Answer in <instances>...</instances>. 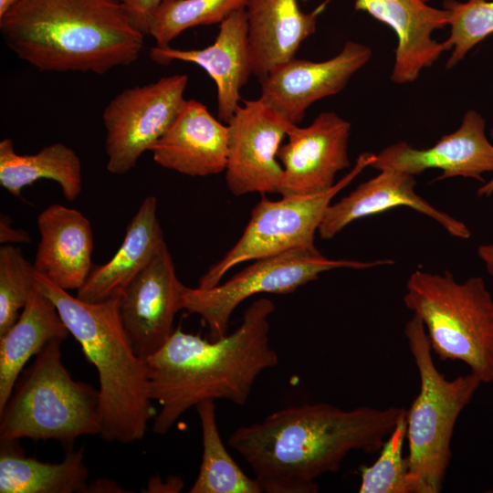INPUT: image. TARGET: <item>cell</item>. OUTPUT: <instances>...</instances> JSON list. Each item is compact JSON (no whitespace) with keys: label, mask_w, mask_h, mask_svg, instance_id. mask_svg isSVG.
I'll use <instances>...</instances> for the list:
<instances>
[{"label":"cell","mask_w":493,"mask_h":493,"mask_svg":"<svg viewBox=\"0 0 493 493\" xmlns=\"http://www.w3.org/2000/svg\"><path fill=\"white\" fill-rule=\"evenodd\" d=\"M376 154L361 153L351 170L330 190L313 195L286 196L270 200L262 194L252 209L241 237L226 256L200 278L199 288L218 285L235 266L245 261L279 255L299 248L316 247L314 237L334 196L349 185L365 168L371 167Z\"/></svg>","instance_id":"9"},{"label":"cell","mask_w":493,"mask_h":493,"mask_svg":"<svg viewBox=\"0 0 493 493\" xmlns=\"http://www.w3.org/2000/svg\"><path fill=\"white\" fill-rule=\"evenodd\" d=\"M61 342H47L18 377L0 412V441L57 440L69 447L81 435L100 433L99 392L72 378Z\"/></svg>","instance_id":"7"},{"label":"cell","mask_w":493,"mask_h":493,"mask_svg":"<svg viewBox=\"0 0 493 493\" xmlns=\"http://www.w3.org/2000/svg\"><path fill=\"white\" fill-rule=\"evenodd\" d=\"M242 102L226 123L227 188L236 196L278 193L283 173L278 152L295 123L261 97Z\"/></svg>","instance_id":"11"},{"label":"cell","mask_w":493,"mask_h":493,"mask_svg":"<svg viewBox=\"0 0 493 493\" xmlns=\"http://www.w3.org/2000/svg\"><path fill=\"white\" fill-rule=\"evenodd\" d=\"M35 280L97 370L101 437L121 444L142 439L154 414L147 363L135 352L124 329L120 296L87 302L36 270Z\"/></svg>","instance_id":"4"},{"label":"cell","mask_w":493,"mask_h":493,"mask_svg":"<svg viewBox=\"0 0 493 493\" xmlns=\"http://www.w3.org/2000/svg\"><path fill=\"white\" fill-rule=\"evenodd\" d=\"M188 76L175 74L128 88L104 108L106 169L124 174L169 129L184 99Z\"/></svg>","instance_id":"10"},{"label":"cell","mask_w":493,"mask_h":493,"mask_svg":"<svg viewBox=\"0 0 493 493\" xmlns=\"http://www.w3.org/2000/svg\"><path fill=\"white\" fill-rule=\"evenodd\" d=\"M478 257L484 262L487 272L493 278V244L479 246L477 249Z\"/></svg>","instance_id":"34"},{"label":"cell","mask_w":493,"mask_h":493,"mask_svg":"<svg viewBox=\"0 0 493 493\" xmlns=\"http://www.w3.org/2000/svg\"><path fill=\"white\" fill-rule=\"evenodd\" d=\"M490 135L493 139V127L490 130ZM478 196H491L493 195V177L488 182H484L477 190Z\"/></svg>","instance_id":"35"},{"label":"cell","mask_w":493,"mask_h":493,"mask_svg":"<svg viewBox=\"0 0 493 493\" xmlns=\"http://www.w3.org/2000/svg\"><path fill=\"white\" fill-rule=\"evenodd\" d=\"M357 11L390 26L397 36L391 79L395 84L414 81L420 72L431 67L441 54L449 50L446 41L432 37L435 30L448 26L450 13L424 0H355Z\"/></svg>","instance_id":"17"},{"label":"cell","mask_w":493,"mask_h":493,"mask_svg":"<svg viewBox=\"0 0 493 493\" xmlns=\"http://www.w3.org/2000/svg\"><path fill=\"white\" fill-rule=\"evenodd\" d=\"M164 243L157 216V199L149 195L128 224L117 252L107 263L92 267L77 297L87 302H99L121 296Z\"/></svg>","instance_id":"22"},{"label":"cell","mask_w":493,"mask_h":493,"mask_svg":"<svg viewBox=\"0 0 493 493\" xmlns=\"http://www.w3.org/2000/svg\"><path fill=\"white\" fill-rule=\"evenodd\" d=\"M115 482L107 479H98L89 485L88 492H126Z\"/></svg>","instance_id":"33"},{"label":"cell","mask_w":493,"mask_h":493,"mask_svg":"<svg viewBox=\"0 0 493 493\" xmlns=\"http://www.w3.org/2000/svg\"><path fill=\"white\" fill-rule=\"evenodd\" d=\"M371 58L369 47L350 40L336 56L327 60L294 58L260 81L259 97L291 122L299 124L311 104L341 92Z\"/></svg>","instance_id":"14"},{"label":"cell","mask_w":493,"mask_h":493,"mask_svg":"<svg viewBox=\"0 0 493 493\" xmlns=\"http://www.w3.org/2000/svg\"><path fill=\"white\" fill-rule=\"evenodd\" d=\"M444 8L450 13V35L446 40L452 54L446 68H453L461 61L477 44L493 34V1L490 0H445Z\"/></svg>","instance_id":"29"},{"label":"cell","mask_w":493,"mask_h":493,"mask_svg":"<svg viewBox=\"0 0 493 493\" xmlns=\"http://www.w3.org/2000/svg\"><path fill=\"white\" fill-rule=\"evenodd\" d=\"M253 261L225 283L208 288L185 287L182 308L203 320L208 328L209 340L227 334L234 310L251 296L290 293L317 280L321 273L336 268L368 269L394 263L393 259H330L316 247L294 249Z\"/></svg>","instance_id":"8"},{"label":"cell","mask_w":493,"mask_h":493,"mask_svg":"<svg viewBox=\"0 0 493 493\" xmlns=\"http://www.w3.org/2000/svg\"><path fill=\"white\" fill-rule=\"evenodd\" d=\"M420 387L406 409L409 479L414 493H439L452 458L459 415L482 383L473 373L447 379L435 364L425 326L415 314L404 328Z\"/></svg>","instance_id":"6"},{"label":"cell","mask_w":493,"mask_h":493,"mask_svg":"<svg viewBox=\"0 0 493 493\" xmlns=\"http://www.w3.org/2000/svg\"><path fill=\"white\" fill-rule=\"evenodd\" d=\"M0 32L43 72L102 75L136 62L144 46L117 0H16L0 16Z\"/></svg>","instance_id":"3"},{"label":"cell","mask_w":493,"mask_h":493,"mask_svg":"<svg viewBox=\"0 0 493 493\" xmlns=\"http://www.w3.org/2000/svg\"><path fill=\"white\" fill-rule=\"evenodd\" d=\"M351 123L333 111L320 113L306 127L293 124L278 152L283 168L278 194L306 196L333 187L337 173L351 165Z\"/></svg>","instance_id":"12"},{"label":"cell","mask_w":493,"mask_h":493,"mask_svg":"<svg viewBox=\"0 0 493 493\" xmlns=\"http://www.w3.org/2000/svg\"><path fill=\"white\" fill-rule=\"evenodd\" d=\"M424 1L427 3V2H429L430 0H424Z\"/></svg>","instance_id":"37"},{"label":"cell","mask_w":493,"mask_h":493,"mask_svg":"<svg viewBox=\"0 0 493 493\" xmlns=\"http://www.w3.org/2000/svg\"><path fill=\"white\" fill-rule=\"evenodd\" d=\"M68 334L53 301L35 284L18 319L0 336V412L27 361L47 342Z\"/></svg>","instance_id":"23"},{"label":"cell","mask_w":493,"mask_h":493,"mask_svg":"<svg viewBox=\"0 0 493 493\" xmlns=\"http://www.w3.org/2000/svg\"><path fill=\"white\" fill-rule=\"evenodd\" d=\"M37 227L35 270L66 290L80 288L93 267L89 219L77 209L53 204L38 215Z\"/></svg>","instance_id":"20"},{"label":"cell","mask_w":493,"mask_h":493,"mask_svg":"<svg viewBox=\"0 0 493 493\" xmlns=\"http://www.w3.org/2000/svg\"><path fill=\"white\" fill-rule=\"evenodd\" d=\"M47 179L58 184L64 197L73 201L82 189L81 162L77 152L62 142L48 144L34 154H19L10 138L0 142V184L20 197L22 190Z\"/></svg>","instance_id":"25"},{"label":"cell","mask_w":493,"mask_h":493,"mask_svg":"<svg viewBox=\"0 0 493 493\" xmlns=\"http://www.w3.org/2000/svg\"><path fill=\"white\" fill-rule=\"evenodd\" d=\"M30 235L27 231L20 228H14L11 226V219L5 215L0 216V243H29Z\"/></svg>","instance_id":"32"},{"label":"cell","mask_w":493,"mask_h":493,"mask_svg":"<svg viewBox=\"0 0 493 493\" xmlns=\"http://www.w3.org/2000/svg\"><path fill=\"white\" fill-rule=\"evenodd\" d=\"M149 57L159 64L177 60L201 67L215 84L218 119L227 123L243 100L241 89L252 74L245 7L219 24L212 45L201 49L155 46L149 50Z\"/></svg>","instance_id":"16"},{"label":"cell","mask_w":493,"mask_h":493,"mask_svg":"<svg viewBox=\"0 0 493 493\" xmlns=\"http://www.w3.org/2000/svg\"><path fill=\"white\" fill-rule=\"evenodd\" d=\"M34 265L20 247H0V336L16 321L35 287Z\"/></svg>","instance_id":"30"},{"label":"cell","mask_w":493,"mask_h":493,"mask_svg":"<svg viewBox=\"0 0 493 493\" xmlns=\"http://www.w3.org/2000/svg\"><path fill=\"white\" fill-rule=\"evenodd\" d=\"M123 7L132 26L142 35L148 36L151 16L163 0H117Z\"/></svg>","instance_id":"31"},{"label":"cell","mask_w":493,"mask_h":493,"mask_svg":"<svg viewBox=\"0 0 493 493\" xmlns=\"http://www.w3.org/2000/svg\"><path fill=\"white\" fill-rule=\"evenodd\" d=\"M247 0H163L149 19L148 36L157 47H169L184 30L221 24Z\"/></svg>","instance_id":"27"},{"label":"cell","mask_w":493,"mask_h":493,"mask_svg":"<svg viewBox=\"0 0 493 493\" xmlns=\"http://www.w3.org/2000/svg\"><path fill=\"white\" fill-rule=\"evenodd\" d=\"M16 0H0V16L3 15Z\"/></svg>","instance_id":"36"},{"label":"cell","mask_w":493,"mask_h":493,"mask_svg":"<svg viewBox=\"0 0 493 493\" xmlns=\"http://www.w3.org/2000/svg\"><path fill=\"white\" fill-rule=\"evenodd\" d=\"M405 441L406 411L383 443L378 458L361 467L360 493H414L404 456Z\"/></svg>","instance_id":"28"},{"label":"cell","mask_w":493,"mask_h":493,"mask_svg":"<svg viewBox=\"0 0 493 493\" xmlns=\"http://www.w3.org/2000/svg\"><path fill=\"white\" fill-rule=\"evenodd\" d=\"M274 303L252 302L232 333L203 339L173 330L167 341L146 359L150 397L161 405L152 431L166 434L177 419L205 400L225 399L245 404L257 377L278 363L269 341Z\"/></svg>","instance_id":"2"},{"label":"cell","mask_w":493,"mask_h":493,"mask_svg":"<svg viewBox=\"0 0 493 493\" xmlns=\"http://www.w3.org/2000/svg\"><path fill=\"white\" fill-rule=\"evenodd\" d=\"M414 175L383 170L380 173L359 184L347 196L328 207L318 233L321 239L334 237L355 220L406 206L425 215L444 227L446 232L459 239H468L471 231L467 226L443 212L421 197L414 190Z\"/></svg>","instance_id":"19"},{"label":"cell","mask_w":493,"mask_h":493,"mask_svg":"<svg viewBox=\"0 0 493 493\" xmlns=\"http://www.w3.org/2000/svg\"><path fill=\"white\" fill-rule=\"evenodd\" d=\"M485 127L484 118L470 110L454 132L442 136L433 146L417 149L405 142L391 144L376 154L371 167L414 176L439 169L442 173L435 181L461 176L484 182L482 174L493 173V143L488 140Z\"/></svg>","instance_id":"15"},{"label":"cell","mask_w":493,"mask_h":493,"mask_svg":"<svg viewBox=\"0 0 493 493\" xmlns=\"http://www.w3.org/2000/svg\"><path fill=\"white\" fill-rule=\"evenodd\" d=\"M405 411L307 403L237 428L227 443L250 466L263 492L316 493L315 479L339 470L351 452H379Z\"/></svg>","instance_id":"1"},{"label":"cell","mask_w":493,"mask_h":493,"mask_svg":"<svg viewBox=\"0 0 493 493\" xmlns=\"http://www.w3.org/2000/svg\"><path fill=\"white\" fill-rule=\"evenodd\" d=\"M88 476L83 447L48 463L26 456L17 441H1V493L88 492Z\"/></svg>","instance_id":"24"},{"label":"cell","mask_w":493,"mask_h":493,"mask_svg":"<svg viewBox=\"0 0 493 493\" xmlns=\"http://www.w3.org/2000/svg\"><path fill=\"white\" fill-rule=\"evenodd\" d=\"M405 307L423 322L442 361H460L482 383L493 382V297L482 277L458 282L449 271L420 269L405 286Z\"/></svg>","instance_id":"5"},{"label":"cell","mask_w":493,"mask_h":493,"mask_svg":"<svg viewBox=\"0 0 493 493\" xmlns=\"http://www.w3.org/2000/svg\"><path fill=\"white\" fill-rule=\"evenodd\" d=\"M325 5L306 13L298 0H247L245 10L252 74L259 82L295 58L299 46L315 33Z\"/></svg>","instance_id":"21"},{"label":"cell","mask_w":493,"mask_h":493,"mask_svg":"<svg viewBox=\"0 0 493 493\" xmlns=\"http://www.w3.org/2000/svg\"><path fill=\"white\" fill-rule=\"evenodd\" d=\"M202 429L203 456L189 493H262L256 478L246 476L232 458L219 434L214 400L195 406Z\"/></svg>","instance_id":"26"},{"label":"cell","mask_w":493,"mask_h":493,"mask_svg":"<svg viewBox=\"0 0 493 493\" xmlns=\"http://www.w3.org/2000/svg\"><path fill=\"white\" fill-rule=\"evenodd\" d=\"M229 130L207 107L185 100L166 132L152 146L153 161L160 166L189 176L225 172Z\"/></svg>","instance_id":"18"},{"label":"cell","mask_w":493,"mask_h":493,"mask_svg":"<svg viewBox=\"0 0 493 493\" xmlns=\"http://www.w3.org/2000/svg\"><path fill=\"white\" fill-rule=\"evenodd\" d=\"M184 288L164 243L120 296L121 321L140 357L156 352L173 333Z\"/></svg>","instance_id":"13"}]
</instances>
